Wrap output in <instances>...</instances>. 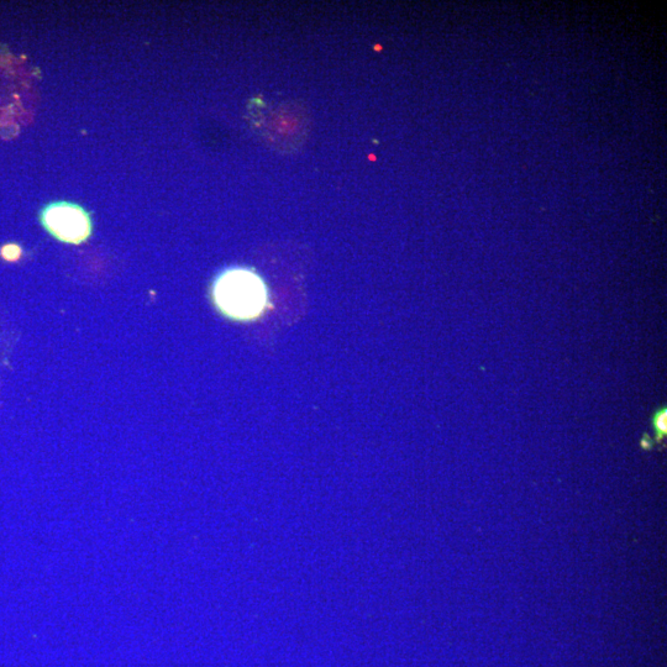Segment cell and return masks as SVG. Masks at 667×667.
<instances>
[{
    "mask_svg": "<svg viewBox=\"0 0 667 667\" xmlns=\"http://www.w3.org/2000/svg\"><path fill=\"white\" fill-rule=\"evenodd\" d=\"M654 427L656 429V433H658V439L661 440L665 437L666 435V411H660L659 413L655 414L654 417Z\"/></svg>",
    "mask_w": 667,
    "mask_h": 667,
    "instance_id": "cell-3",
    "label": "cell"
},
{
    "mask_svg": "<svg viewBox=\"0 0 667 667\" xmlns=\"http://www.w3.org/2000/svg\"><path fill=\"white\" fill-rule=\"evenodd\" d=\"M21 254V250L18 245L9 244L5 245L2 249V256L5 260L15 261L18 260Z\"/></svg>",
    "mask_w": 667,
    "mask_h": 667,
    "instance_id": "cell-4",
    "label": "cell"
},
{
    "mask_svg": "<svg viewBox=\"0 0 667 667\" xmlns=\"http://www.w3.org/2000/svg\"><path fill=\"white\" fill-rule=\"evenodd\" d=\"M212 296L218 311L233 320L248 322L265 311L269 293L256 272L233 267L215 278Z\"/></svg>",
    "mask_w": 667,
    "mask_h": 667,
    "instance_id": "cell-1",
    "label": "cell"
},
{
    "mask_svg": "<svg viewBox=\"0 0 667 667\" xmlns=\"http://www.w3.org/2000/svg\"><path fill=\"white\" fill-rule=\"evenodd\" d=\"M41 220L45 229L63 243L81 244L92 233L91 219L76 204H51L42 212Z\"/></svg>",
    "mask_w": 667,
    "mask_h": 667,
    "instance_id": "cell-2",
    "label": "cell"
}]
</instances>
